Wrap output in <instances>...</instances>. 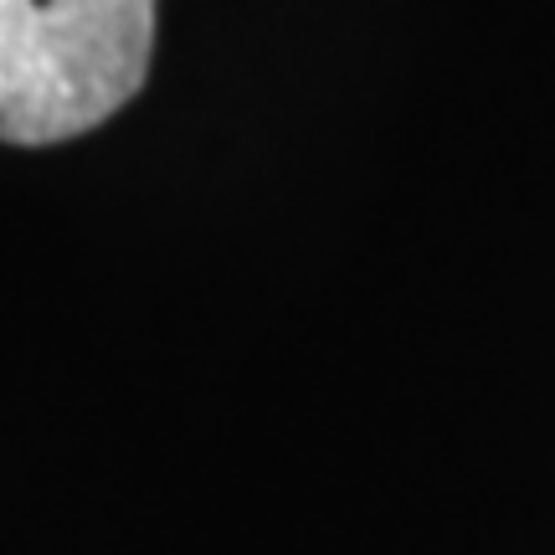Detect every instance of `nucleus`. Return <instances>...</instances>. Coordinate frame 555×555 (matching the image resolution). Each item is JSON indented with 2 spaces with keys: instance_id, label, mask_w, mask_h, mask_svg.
I'll return each mask as SVG.
<instances>
[{
  "instance_id": "1",
  "label": "nucleus",
  "mask_w": 555,
  "mask_h": 555,
  "mask_svg": "<svg viewBox=\"0 0 555 555\" xmlns=\"http://www.w3.org/2000/svg\"><path fill=\"white\" fill-rule=\"evenodd\" d=\"M159 0H0V144L41 150L114 119L150 78Z\"/></svg>"
}]
</instances>
